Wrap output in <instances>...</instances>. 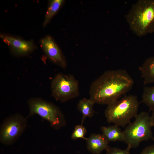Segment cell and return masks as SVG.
<instances>
[{
  "mask_svg": "<svg viewBox=\"0 0 154 154\" xmlns=\"http://www.w3.org/2000/svg\"><path fill=\"white\" fill-rule=\"evenodd\" d=\"M4 42L10 47L12 52L18 56L26 55L35 49L33 43L10 36L2 37Z\"/></svg>",
  "mask_w": 154,
  "mask_h": 154,
  "instance_id": "cell-9",
  "label": "cell"
},
{
  "mask_svg": "<svg viewBox=\"0 0 154 154\" xmlns=\"http://www.w3.org/2000/svg\"><path fill=\"white\" fill-rule=\"evenodd\" d=\"M27 118L17 114L7 117L0 129V141L5 145L14 143L24 132L27 125Z\"/></svg>",
  "mask_w": 154,
  "mask_h": 154,
  "instance_id": "cell-7",
  "label": "cell"
},
{
  "mask_svg": "<svg viewBox=\"0 0 154 154\" xmlns=\"http://www.w3.org/2000/svg\"><path fill=\"white\" fill-rule=\"evenodd\" d=\"M130 149L128 147L123 149L116 147H110L106 150V154H131Z\"/></svg>",
  "mask_w": 154,
  "mask_h": 154,
  "instance_id": "cell-17",
  "label": "cell"
},
{
  "mask_svg": "<svg viewBox=\"0 0 154 154\" xmlns=\"http://www.w3.org/2000/svg\"><path fill=\"white\" fill-rule=\"evenodd\" d=\"M134 84L133 78L125 70L106 71L92 83L90 98L95 104L108 105L129 92Z\"/></svg>",
  "mask_w": 154,
  "mask_h": 154,
  "instance_id": "cell-1",
  "label": "cell"
},
{
  "mask_svg": "<svg viewBox=\"0 0 154 154\" xmlns=\"http://www.w3.org/2000/svg\"><path fill=\"white\" fill-rule=\"evenodd\" d=\"M42 49L46 56L54 63L63 68L67 66L65 57L52 38L47 36L41 40Z\"/></svg>",
  "mask_w": 154,
  "mask_h": 154,
  "instance_id": "cell-8",
  "label": "cell"
},
{
  "mask_svg": "<svg viewBox=\"0 0 154 154\" xmlns=\"http://www.w3.org/2000/svg\"><path fill=\"white\" fill-rule=\"evenodd\" d=\"M28 117L37 115L49 122L54 128L58 129L64 127L66 121L59 108L52 103L39 98H32L28 101Z\"/></svg>",
  "mask_w": 154,
  "mask_h": 154,
  "instance_id": "cell-5",
  "label": "cell"
},
{
  "mask_svg": "<svg viewBox=\"0 0 154 154\" xmlns=\"http://www.w3.org/2000/svg\"><path fill=\"white\" fill-rule=\"evenodd\" d=\"M139 70L145 85L154 83V56L147 58Z\"/></svg>",
  "mask_w": 154,
  "mask_h": 154,
  "instance_id": "cell-11",
  "label": "cell"
},
{
  "mask_svg": "<svg viewBox=\"0 0 154 154\" xmlns=\"http://www.w3.org/2000/svg\"><path fill=\"white\" fill-rule=\"evenodd\" d=\"M125 17L130 29L137 36L154 33V0H138Z\"/></svg>",
  "mask_w": 154,
  "mask_h": 154,
  "instance_id": "cell-2",
  "label": "cell"
},
{
  "mask_svg": "<svg viewBox=\"0 0 154 154\" xmlns=\"http://www.w3.org/2000/svg\"><path fill=\"white\" fill-rule=\"evenodd\" d=\"M107 105L105 111L107 121L124 127L138 114L139 104L136 96L129 95Z\"/></svg>",
  "mask_w": 154,
  "mask_h": 154,
  "instance_id": "cell-3",
  "label": "cell"
},
{
  "mask_svg": "<svg viewBox=\"0 0 154 154\" xmlns=\"http://www.w3.org/2000/svg\"><path fill=\"white\" fill-rule=\"evenodd\" d=\"M86 141L87 149L94 154H99L110 147L109 142L102 134H92Z\"/></svg>",
  "mask_w": 154,
  "mask_h": 154,
  "instance_id": "cell-10",
  "label": "cell"
},
{
  "mask_svg": "<svg viewBox=\"0 0 154 154\" xmlns=\"http://www.w3.org/2000/svg\"><path fill=\"white\" fill-rule=\"evenodd\" d=\"M153 127H154V111L153 112L151 116Z\"/></svg>",
  "mask_w": 154,
  "mask_h": 154,
  "instance_id": "cell-19",
  "label": "cell"
},
{
  "mask_svg": "<svg viewBox=\"0 0 154 154\" xmlns=\"http://www.w3.org/2000/svg\"><path fill=\"white\" fill-rule=\"evenodd\" d=\"M123 130L124 142L131 149L138 147L143 141L154 140L152 131L153 127L151 116L145 112H142L135 117Z\"/></svg>",
  "mask_w": 154,
  "mask_h": 154,
  "instance_id": "cell-4",
  "label": "cell"
},
{
  "mask_svg": "<svg viewBox=\"0 0 154 154\" xmlns=\"http://www.w3.org/2000/svg\"><path fill=\"white\" fill-rule=\"evenodd\" d=\"M63 0H52L49 1L43 24L45 27L59 10L64 2Z\"/></svg>",
  "mask_w": 154,
  "mask_h": 154,
  "instance_id": "cell-14",
  "label": "cell"
},
{
  "mask_svg": "<svg viewBox=\"0 0 154 154\" xmlns=\"http://www.w3.org/2000/svg\"><path fill=\"white\" fill-rule=\"evenodd\" d=\"M101 129L102 134L109 142H124L123 131L118 126L114 124L108 126H103Z\"/></svg>",
  "mask_w": 154,
  "mask_h": 154,
  "instance_id": "cell-12",
  "label": "cell"
},
{
  "mask_svg": "<svg viewBox=\"0 0 154 154\" xmlns=\"http://www.w3.org/2000/svg\"><path fill=\"white\" fill-rule=\"evenodd\" d=\"M140 154H154V144L146 147L143 149Z\"/></svg>",
  "mask_w": 154,
  "mask_h": 154,
  "instance_id": "cell-18",
  "label": "cell"
},
{
  "mask_svg": "<svg viewBox=\"0 0 154 154\" xmlns=\"http://www.w3.org/2000/svg\"><path fill=\"white\" fill-rule=\"evenodd\" d=\"M142 99V102L149 108L150 110L154 111V86L144 87Z\"/></svg>",
  "mask_w": 154,
  "mask_h": 154,
  "instance_id": "cell-15",
  "label": "cell"
},
{
  "mask_svg": "<svg viewBox=\"0 0 154 154\" xmlns=\"http://www.w3.org/2000/svg\"><path fill=\"white\" fill-rule=\"evenodd\" d=\"M78 81L72 75L58 73L51 84V94L56 101L64 102L79 95Z\"/></svg>",
  "mask_w": 154,
  "mask_h": 154,
  "instance_id": "cell-6",
  "label": "cell"
},
{
  "mask_svg": "<svg viewBox=\"0 0 154 154\" xmlns=\"http://www.w3.org/2000/svg\"><path fill=\"white\" fill-rule=\"evenodd\" d=\"M87 133L86 128L83 125H76L71 135L72 139L75 140L79 138L82 139L87 140V138L85 137Z\"/></svg>",
  "mask_w": 154,
  "mask_h": 154,
  "instance_id": "cell-16",
  "label": "cell"
},
{
  "mask_svg": "<svg viewBox=\"0 0 154 154\" xmlns=\"http://www.w3.org/2000/svg\"><path fill=\"white\" fill-rule=\"evenodd\" d=\"M94 104L90 98H83L78 102L77 107L82 115L81 124L83 125L86 117H91L94 116V111L93 107Z\"/></svg>",
  "mask_w": 154,
  "mask_h": 154,
  "instance_id": "cell-13",
  "label": "cell"
}]
</instances>
